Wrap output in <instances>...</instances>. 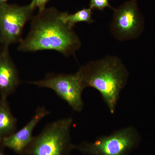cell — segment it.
<instances>
[{"label": "cell", "mask_w": 155, "mask_h": 155, "mask_svg": "<svg viewBox=\"0 0 155 155\" xmlns=\"http://www.w3.org/2000/svg\"><path fill=\"white\" fill-rule=\"evenodd\" d=\"M54 7L46 8L32 17L28 35L19 43L18 50L24 52L52 50L65 57L75 54L81 47L80 38L61 19Z\"/></svg>", "instance_id": "1"}, {"label": "cell", "mask_w": 155, "mask_h": 155, "mask_svg": "<svg viewBox=\"0 0 155 155\" xmlns=\"http://www.w3.org/2000/svg\"><path fill=\"white\" fill-rule=\"evenodd\" d=\"M76 73L84 88L91 87L97 91L110 114H114L129 77L128 70L121 59L107 55L87 63Z\"/></svg>", "instance_id": "2"}, {"label": "cell", "mask_w": 155, "mask_h": 155, "mask_svg": "<svg viewBox=\"0 0 155 155\" xmlns=\"http://www.w3.org/2000/svg\"><path fill=\"white\" fill-rule=\"evenodd\" d=\"M73 122L71 117H66L49 123L19 155H70L74 147L71 136Z\"/></svg>", "instance_id": "3"}, {"label": "cell", "mask_w": 155, "mask_h": 155, "mask_svg": "<svg viewBox=\"0 0 155 155\" xmlns=\"http://www.w3.org/2000/svg\"><path fill=\"white\" fill-rule=\"evenodd\" d=\"M141 137L133 126L123 127L103 135L93 142L74 145V150L84 155H129L138 147Z\"/></svg>", "instance_id": "4"}, {"label": "cell", "mask_w": 155, "mask_h": 155, "mask_svg": "<svg viewBox=\"0 0 155 155\" xmlns=\"http://www.w3.org/2000/svg\"><path fill=\"white\" fill-rule=\"evenodd\" d=\"M29 83L38 87L52 90L75 112L79 113L83 110L84 104L82 93L85 88L77 73H50L43 79Z\"/></svg>", "instance_id": "5"}, {"label": "cell", "mask_w": 155, "mask_h": 155, "mask_svg": "<svg viewBox=\"0 0 155 155\" xmlns=\"http://www.w3.org/2000/svg\"><path fill=\"white\" fill-rule=\"evenodd\" d=\"M35 8L30 4L20 6L8 3L0 6V45L9 47L20 42L25 23L31 19Z\"/></svg>", "instance_id": "6"}, {"label": "cell", "mask_w": 155, "mask_h": 155, "mask_svg": "<svg viewBox=\"0 0 155 155\" xmlns=\"http://www.w3.org/2000/svg\"><path fill=\"white\" fill-rule=\"evenodd\" d=\"M110 28L114 37L120 41L138 38L144 29V18L139 9L137 0L125 2L114 8Z\"/></svg>", "instance_id": "7"}, {"label": "cell", "mask_w": 155, "mask_h": 155, "mask_svg": "<svg viewBox=\"0 0 155 155\" xmlns=\"http://www.w3.org/2000/svg\"><path fill=\"white\" fill-rule=\"evenodd\" d=\"M49 114L50 111L45 107L38 108L33 117L24 127L3 140V146L19 155L32 139V133L37 125Z\"/></svg>", "instance_id": "8"}, {"label": "cell", "mask_w": 155, "mask_h": 155, "mask_svg": "<svg viewBox=\"0 0 155 155\" xmlns=\"http://www.w3.org/2000/svg\"><path fill=\"white\" fill-rule=\"evenodd\" d=\"M19 72L9 51V47H3L0 52V96L8 97L20 84Z\"/></svg>", "instance_id": "9"}, {"label": "cell", "mask_w": 155, "mask_h": 155, "mask_svg": "<svg viewBox=\"0 0 155 155\" xmlns=\"http://www.w3.org/2000/svg\"><path fill=\"white\" fill-rule=\"evenodd\" d=\"M17 119L13 115L7 97L0 98V143L17 131Z\"/></svg>", "instance_id": "10"}, {"label": "cell", "mask_w": 155, "mask_h": 155, "mask_svg": "<svg viewBox=\"0 0 155 155\" xmlns=\"http://www.w3.org/2000/svg\"><path fill=\"white\" fill-rule=\"evenodd\" d=\"M93 13L90 8L82 9L73 14H69L67 12L61 13V19L63 22L70 28H73L75 24L80 22L91 23L94 22L92 19Z\"/></svg>", "instance_id": "11"}, {"label": "cell", "mask_w": 155, "mask_h": 155, "mask_svg": "<svg viewBox=\"0 0 155 155\" xmlns=\"http://www.w3.org/2000/svg\"><path fill=\"white\" fill-rule=\"evenodd\" d=\"M109 1V0H90L89 8L92 10L97 9L100 11H104L107 8L113 9Z\"/></svg>", "instance_id": "12"}, {"label": "cell", "mask_w": 155, "mask_h": 155, "mask_svg": "<svg viewBox=\"0 0 155 155\" xmlns=\"http://www.w3.org/2000/svg\"><path fill=\"white\" fill-rule=\"evenodd\" d=\"M51 0H31L30 3L36 9H38V11H43L46 8V5Z\"/></svg>", "instance_id": "13"}, {"label": "cell", "mask_w": 155, "mask_h": 155, "mask_svg": "<svg viewBox=\"0 0 155 155\" xmlns=\"http://www.w3.org/2000/svg\"><path fill=\"white\" fill-rule=\"evenodd\" d=\"M5 148L3 146L2 143H0V155H7L5 152Z\"/></svg>", "instance_id": "14"}, {"label": "cell", "mask_w": 155, "mask_h": 155, "mask_svg": "<svg viewBox=\"0 0 155 155\" xmlns=\"http://www.w3.org/2000/svg\"><path fill=\"white\" fill-rule=\"evenodd\" d=\"M8 0H0V6L4 4L7 3V2Z\"/></svg>", "instance_id": "15"}, {"label": "cell", "mask_w": 155, "mask_h": 155, "mask_svg": "<svg viewBox=\"0 0 155 155\" xmlns=\"http://www.w3.org/2000/svg\"><path fill=\"white\" fill-rule=\"evenodd\" d=\"M2 47L1 46V45H0V52H1V50H2Z\"/></svg>", "instance_id": "16"}]
</instances>
